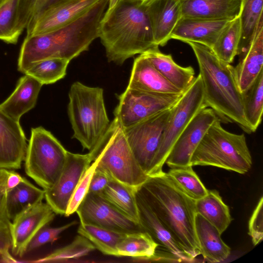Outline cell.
Masks as SVG:
<instances>
[{"instance_id": "36", "label": "cell", "mask_w": 263, "mask_h": 263, "mask_svg": "<svg viewBox=\"0 0 263 263\" xmlns=\"http://www.w3.org/2000/svg\"><path fill=\"white\" fill-rule=\"evenodd\" d=\"M70 61L64 59H50L31 66L24 74L29 75L44 84L54 83L64 78Z\"/></svg>"}, {"instance_id": "37", "label": "cell", "mask_w": 263, "mask_h": 263, "mask_svg": "<svg viewBox=\"0 0 263 263\" xmlns=\"http://www.w3.org/2000/svg\"><path fill=\"white\" fill-rule=\"evenodd\" d=\"M95 249L93 245L88 239L78 234L69 244L54 250L46 256L30 262L65 261L86 256Z\"/></svg>"}, {"instance_id": "40", "label": "cell", "mask_w": 263, "mask_h": 263, "mask_svg": "<svg viewBox=\"0 0 263 263\" xmlns=\"http://www.w3.org/2000/svg\"><path fill=\"white\" fill-rule=\"evenodd\" d=\"M98 163V159L96 158L84 172L70 198L64 216L68 217L76 212L88 193L90 181Z\"/></svg>"}, {"instance_id": "20", "label": "cell", "mask_w": 263, "mask_h": 263, "mask_svg": "<svg viewBox=\"0 0 263 263\" xmlns=\"http://www.w3.org/2000/svg\"><path fill=\"white\" fill-rule=\"evenodd\" d=\"M229 21L181 17L171 33V39L197 43L211 49Z\"/></svg>"}, {"instance_id": "49", "label": "cell", "mask_w": 263, "mask_h": 263, "mask_svg": "<svg viewBox=\"0 0 263 263\" xmlns=\"http://www.w3.org/2000/svg\"><path fill=\"white\" fill-rule=\"evenodd\" d=\"M138 1H145V0H138Z\"/></svg>"}, {"instance_id": "26", "label": "cell", "mask_w": 263, "mask_h": 263, "mask_svg": "<svg viewBox=\"0 0 263 263\" xmlns=\"http://www.w3.org/2000/svg\"><path fill=\"white\" fill-rule=\"evenodd\" d=\"M142 53L165 79L182 92H184L195 79V71L192 66L182 67L178 65L171 54L163 53L158 47Z\"/></svg>"}, {"instance_id": "14", "label": "cell", "mask_w": 263, "mask_h": 263, "mask_svg": "<svg viewBox=\"0 0 263 263\" xmlns=\"http://www.w3.org/2000/svg\"><path fill=\"white\" fill-rule=\"evenodd\" d=\"M91 162L88 153L80 154L67 151L59 177L53 186L44 190L46 203L55 214L65 215L78 183Z\"/></svg>"}, {"instance_id": "11", "label": "cell", "mask_w": 263, "mask_h": 263, "mask_svg": "<svg viewBox=\"0 0 263 263\" xmlns=\"http://www.w3.org/2000/svg\"><path fill=\"white\" fill-rule=\"evenodd\" d=\"M174 105L124 128L126 139L136 160L148 177L164 128Z\"/></svg>"}, {"instance_id": "4", "label": "cell", "mask_w": 263, "mask_h": 263, "mask_svg": "<svg viewBox=\"0 0 263 263\" xmlns=\"http://www.w3.org/2000/svg\"><path fill=\"white\" fill-rule=\"evenodd\" d=\"M186 43L198 62L206 106L212 109L221 121L234 122L245 132L252 133L245 117L242 94L234 67L220 61L210 48L197 43Z\"/></svg>"}, {"instance_id": "39", "label": "cell", "mask_w": 263, "mask_h": 263, "mask_svg": "<svg viewBox=\"0 0 263 263\" xmlns=\"http://www.w3.org/2000/svg\"><path fill=\"white\" fill-rule=\"evenodd\" d=\"M53 0H20L18 12L17 31L21 35L30 21L41 11Z\"/></svg>"}, {"instance_id": "33", "label": "cell", "mask_w": 263, "mask_h": 263, "mask_svg": "<svg viewBox=\"0 0 263 263\" xmlns=\"http://www.w3.org/2000/svg\"><path fill=\"white\" fill-rule=\"evenodd\" d=\"M263 0H242L239 15L241 37L237 55L252 42L262 15Z\"/></svg>"}, {"instance_id": "35", "label": "cell", "mask_w": 263, "mask_h": 263, "mask_svg": "<svg viewBox=\"0 0 263 263\" xmlns=\"http://www.w3.org/2000/svg\"><path fill=\"white\" fill-rule=\"evenodd\" d=\"M166 174L182 192L194 200H197L208 194V190L193 170L191 165L172 168Z\"/></svg>"}, {"instance_id": "18", "label": "cell", "mask_w": 263, "mask_h": 263, "mask_svg": "<svg viewBox=\"0 0 263 263\" xmlns=\"http://www.w3.org/2000/svg\"><path fill=\"white\" fill-rule=\"evenodd\" d=\"M139 223L153 240L166 252L173 260L178 262L194 260L179 245L171 233L163 225L151 208L136 191Z\"/></svg>"}, {"instance_id": "7", "label": "cell", "mask_w": 263, "mask_h": 263, "mask_svg": "<svg viewBox=\"0 0 263 263\" xmlns=\"http://www.w3.org/2000/svg\"><path fill=\"white\" fill-rule=\"evenodd\" d=\"M91 162L97 158L96 168L127 186L137 190L149 177L136 160L124 128L114 119L96 146L88 153Z\"/></svg>"}, {"instance_id": "27", "label": "cell", "mask_w": 263, "mask_h": 263, "mask_svg": "<svg viewBox=\"0 0 263 263\" xmlns=\"http://www.w3.org/2000/svg\"><path fill=\"white\" fill-rule=\"evenodd\" d=\"M45 191L41 190L23 177L15 186L8 189L6 197L7 214L11 221L19 214L43 201Z\"/></svg>"}, {"instance_id": "31", "label": "cell", "mask_w": 263, "mask_h": 263, "mask_svg": "<svg viewBox=\"0 0 263 263\" xmlns=\"http://www.w3.org/2000/svg\"><path fill=\"white\" fill-rule=\"evenodd\" d=\"M245 117L252 133L260 124L263 111V70L241 92Z\"/></svg>"}, {"instance_id": "21", "label": "cell", "mask_w": 263, "mask_h": 263, "mask_svg": "<svg viewBox=\"0 0 263 263\" xmlns=\"http://www.w3.org/2000/svg\"><path fill=\"white\" fill-rule=\"evenodd\" d=\"M237 55L239 56V62L234 67V71L239 89L242 92L262 70L263 18L259 22L249 46Z\"/></svg>"}, {"instance_id": "46", "label": "cell", "mask_w": 263, "mask_h": 263, "mask_svg": "<svg viewBox=\"0 0 263 263\" xmlns=\"http://www.w3.org/2000/svg\"><path fill=\"white\" fill-rule=\"evenodd\" d=\"M22 178L23 177L17 173L10 171L7 180V190L17 185L21 181Z\"/></svg>"}, {"instance_id": "43", "label": "cell", "mask_w": 263, "mask_h": 263, "mask_svg": "<svg viewBox=\"0 0 263 263\" xmlns=\"http://www.w3.org/2000/svg\"><path fill=\"white\" fill-rule=\"evenodd\" d=\"M249 234L253 244L257 245L263 238V198H260L249 222Z\"/></svg>"}, {"instance_id": "45", "label": "cell", "mask_w": 263, "mask_h": 263, "mask_svg": "<svg viewBox=\"0 0 263 263\" xmlns=\"http://www.w3.org/2000/svg\"><path fill=\"white\" fill-rule=\"evenodd\" d=\"M11 171L0 168V213L7 211L6 197L7 191V180Z\"/></svg>"}, {"instance_id": "23", "label": "cell", "mask_w": 263, "mask_h": 263, "mask_svg": "<svg viewBox=\"0 0 263 263\" xmlns=\"http://www.w3.org/2000/svg\"><path fill=\"white\" fill-rule=\"evenodd\" d=\"M127 87L163 93L184 92L165 79L143 53L134 61Z\"/></svg>"}, {"instance_id": "30", "label": "cell", "mask_w": 263, "mask_h": 263, "mask_svg": "<svg viewBox=\"0 0 263 263\" xmlns=\"http://www.w3.org/2000/svg\"><path fill=\"white\" fill-rule=\"evenodd\" d=\"M158 247L150 235L143 231L125 234L118 243L117 250L118 257L153 260Z\"/></svg>"}, {"instance_id": "3", "label": "cell", "mask_w": 263, "mask_h": 263, "mask_svg": "<svg viewBox=\"0 0 263 263\" xmlns=\"http://www.w3.org/2000/svg\"><path fill=\"white\" fill-rule=\"evenodd\" d=\"M137 191L174 238L195 259L200 250L195 229V202L166 173L149 177Z\"/></svg>"}, {"instance_id": "44", "label": "cell", "mask_w": 263, "mask_h": 263, "mask_svg": "<svg viewBox=\"0 0 263 263\" xmlns=\"http://www.w3.org/2000/svg\"><path fill=\"white\" fill-rule=\"evenodd\" d=\"M110 177L105 173L96 168L91 178L88 193L100 194L106 186Z\"/></svg>"}, {"instance_id": "22", "label": "cell", "mask_w": 263, "mask_h": 263, "mask_svg": "<svg viewBox=\"0 0 263 263\" xmlns=\"http://www.w3.org/2000/svg\"><path fill=\"white\" fill-rule=\"evenodd\" d=\"M181 17L231 21L239 16L242 0H179Z\"/></svg>"}, {"instance_id": "13", "label": "cell", "mask_w": 263, "mask_h": 263, "mask_svg": "<svg viewBox=\"0 0 263 263\" xmlns=\"http://www.w3.org/2000/svg\"><path fill=\"white\" fill-rule=\"evenodd\" d=\"M99 0H53L30 21L26 36L47 33L78 19Z\"/></svg>"}, {"instance_id": "28", "label": "cell", "mask_w": 263, "mask_h": 263, "mask_svg": "<svg viewBox=\"0 0 263 263\" xmlns=\"http://www.w3.org/2000/svg\"><path fill=\"white\" fill-rule=\"evenodd\" d=\"M195 205L196 213L215 226L221 234L232 220L228 206L216 190H208L205 196L195 200Z\"/></svg>"}, {"instance_id": "47", "label": "cell", "mask_w": 263, "mask_h": 263, "mask_svg": "<svg viewBox=\"0 0 263 263\" xmlns=\"http://www.w3.org/2000/svg\"><path fill=\"white\" fill-rule=\"evenodd\" d=\"M119 1V0H109L107 9H109L112 8Z\"/></svg>"}, {"instance_id": "1", "label": "cell", "mask_w": 263, "mask_h": 263, "mask_svg": "<svg viewBox=\"0 0 263 263\" xmlns=\"http://www.w3.org/2000/svg\"><path fill=\"white\" fill-rule=\"evenodd\" d=\"M109 0H99L81 17L53 31L26 36L22 45L17 62L18 70L23 73L33 65L50 59L70 61L88 50L99 38L101 21Z\"/></svg>"}, {"instance_id": "15", "label": "cell", "mask_w": 263, "mask_h": 263, "mask_svg": "<svg viewBox=\"0 0 263 263\" xmlns=\"http://www.w3.org/2000/svg\"><path fill=\"white\" fill-rule=\"evenodd\" d=\"M219 119L212 109L205 107L201 109L174 143L165 162L167 166L172 168L191 165L194 152L209 128Z\"/></svg>"}, {"instance_id": "29", "label": "cell", "mask_w": 263, "mask_h": 263, "mask_svg": "<svg viewBox=\"0 0 263 263\" xmlns=\"http://www.w3.org/2000/svg\"><path fill=\"white\" fill-rule=\"evenodd\" d=\"M136 191L110 178L100 194L121 213L139 223Z\"/></svg>"}, {"instance_id": "38", "label": "cell", "mask_w": 263, "mask_h": 263, "mask_svg": "<svg viewBox=\"0 0 263 263\" xmlns=\"http://www.w3.org/2000/svg\"><path fill=\"white\" fill-rule=\"evenodd\" d=\"M20 0H8L0 6V40L15 44L20 35L17 31Z\"/></svg>"}, {"instance_id": "17", "label": "cell", "mask_w": 263, "mask_h": 263, "mask_svg": "<svg viewBox=\"0 0 263 263\" xmlns=\"http://www.w3.org/2000/svg\"><path fill=\"white\" fill-rule=\"evenodd\" d=\"M27 145L20 122L0 109V168H20L25 160Z\"/></svg>"}, {"instance_id": "41", "label": "cell", "mask_w": 263, "mask_h": 263, "mask_svg": "<svg viewBox=\"0 0 263 263\" xmlns=\"http://www.w3.org/2000/svg\"><path fill=\"white\" fill-rule=\"evenodd\" d=\"M76 221H71L64 226L51 228L45 226L35 234L28 244L26 252L37 249L46 243H52L57 240L59 235L71 227L77 224Z\"/></svg>"}, {"instance_id": "16", "label": "cell", "mask_w": 263, "mask_h": 263, "mask_svg": "<svg viewBox=\"0 0 263 263\" xmlns=\"http://www.w3.org/2000/svg\"><path fill=\"white\" fill-rule=\"evenodd\" d=\"M55 215L48 203L41 201L16 216L10 226L12 254L22 257L31 239L39 231L52 221Z\"/></svg>"}, {"instance_id": "19", "label": "cell", "mask_w": 263, "mask_h": 263, "mask_svg": "<svg viewBox=\"0 0 263 263\" xmlns=\"http://www.w3.org/2000/svg\"><path fill=\"white\" fill-rule=\"evenodd\" d=\"M155 44L163 46L181 17L179 0H145Z\"/></svg>"}, {"instance_id": "24", "label": "cell", "mask_w": 263, "mask_h": 263, "mask_svg": "<svg viewBox=\"0 0 263 263\" xmlns=\"http://www.w3.org/2000/svg\"><path fill=\"white\" fill-rule=\"evenodd\" d=\"M43 85L32 77L25 74L18 80L13 92L0 104V109L20 122L21 117L35 106Z\"/></svg>"}, {"instance_id": "10", "label": "cell", "mask_w": 263, "mask_h": 263, "mask_svg": "<svg viewBox=\"0 0 263 263\" xmlns=\"http://www.w3.org/2000/svg\"><path fill=\"white\" fill-rule=\"evenodd\" d=\"M182 93H158L127 87L118 96L115 118L123 128H128L172 107Z\"/></svg>"}, {"instance_id": "9", "label": "cell", "mask_w": 263, "mask_h": 263, "mask_svg": "<svg viewBox=\"0 0 263 263\" xmlns=\"http://www.w3.org/2000/svg\"><path fill=\"white\" fill-rule=\"evenodd\" d=\"M207 107L199 74L175 104L164 128L160 144L153 160L149 177L162 174V167L176 141L195 115Z\"/></svg>"}, {"instance_id": "5", "label": "cell", "mask_w": 263, "mask_h": 263, "mask_svg": "<svg viewBox=\"0 0 263 263\" xmlns=\"http://www.w3.org/2000/svg\"><path fill=\"white\" fill-rule=\"evenodd\" d=\"M68 97L67 110L73 132L72 138L89 152L104 135L110 123L103 89L77 81L71 85Z\"/></svg>"}, {"instance_id": "8", "label": "cell", "mask_w": 263, "mask_h": 263, "mask_svg": "<svg viewBox=\"0 0 263 263\" xmlns=\"http://www.w3.org/2000/svg\"><path fill=\"white\" fill-rule=\"evenodd\" d=\"M67 151L43 127L33 128L25 158L27 175L45 190L55 183L64 166Z\"/></svg>"}, {"instance_id": "12", "label": "cell", "mask_w": 263, "mask_h": 263, "mask_svg": "<svg viewBox=\"0 0 263 263\" xmlns=\"http://www.w3.org/2000/svg\"><path fill=\"white\" fill-rule=\"evenodd\" d=\"M76 212L82 224L124 234L144 231L140 223L121 213L100 194L88 193Z\"/></svg>"}, {"instance_id": "42", "label": "cell", "mask_w": 263, "mask_h": 263, "mask_svg": "<svg viewBox=\"0 0 263 263\" xmlns=\"http://www.w3.org/2000/svg\"><path fill=\"white\" fill-rule=\"evenodd\" d=\"M11 223L7 211L0 213V256L2 262H17L9 252L12 246Z\"/></svg>"}, {"instance_id": "6", "label": "cell", "mask_w": 263, "mask_h": 263, "mask_svg": "<svg viewBox=\"0 0 263 263\" xmlns=\"http://www.w3.org/2000/svg\"><path fill=\"white\" fill-rule=\"evenodd\" d=\"M221 121L216 120L209 128L194 152L190 165L213 166L245 174L252 164L246 136L227 131Z\"/></svg>"}, {"instance_id": "2", "label": "cell", "mask_w": 263, "mask_h": 263, "mask_svg": "<svg viewBox=\"0 0 263 263\" xmlns=\"http://www.w3.org/2000/svg\"><path fill=\"white\" fill-rule=\"evenodd\" d=\"M109 62L122 65L129 58L158 46L145 1L119 0L106 10L99 35Z\"/></svg>"}, {"instance_id": "32", "label": "cell", "mask_w": 263, "mask_h": 263, "mask_svg": "<svg viewBox=\"0 0 263 263\" xmlns=\"http://www.w3.org/2000/svg\"><path fill=\"white\" fill-rule=\"evenodd\" d=\"M240 37L241 25L238 16L226 24L211 49L220 61L231 64L237 55Z\"/></svg>"}, {"instance_id": "25", "label": "cell", "mask_w": 263, "mask_h": 263, "mask_svg": "<svg viewBox=\"0 0 263 263\" xmlns=\"http://www.w3.org/2000/svg\"><path fill=\"white\" fill-rule=\"evenodd\" d=\"M195 229L200 254L211 262L225 260L230 255L231 249L221 238L218 230L199 214L195 218Z\"/></svg>"}, {"instance_id": "48", "label": "cell", "mask_w": 263, "mask_h": 263, "mask_svg": "<svg viewBox=\"0 0 263 263\" xmlns=\"http://www.w3.org/2000/svg\"><path fill=\"white\" fill-rule=\"evenodd\" d=\"M8 0H0V6L3 4L4 3H5Z\"/></svg>"}, {"instance_id": "34", "label": "cell", "mask_w": 263, "mask_h": 263, "mask_svg": "<svg viewBox=\"0 0 263 263\" xmlns=\"http://www.w3.org/2000/svg\"><path fill=\"white\" fill-rule=\"evenodd\" d=\"M78 233L88 239L104 255L117 256V246L125 234L98 226L80 223Z\"/></svg>"}]
</instances>
